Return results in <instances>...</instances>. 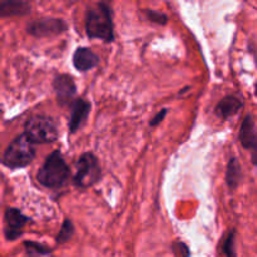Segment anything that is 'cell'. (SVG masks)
Here are the masks:
<instances>
[{"label":"cell","mask_w":257,"mask_h":257,"mask_svg":"<svg viewBox=\"0 0 257 257\" xmlns=\"http://www.w3.org/2000/svg\"><path fill=\"white\" fill-rule=\"evenodd\" d=\"M30 7L27 3L22 0H5L2 4V15L9 17V15H24L28 14Z\"/></svg>","instance_id":"13"},{"label":"cell","mask_w":257,"mask_h":257,"mask_svg":"<svg viewBox=\"0 0 257 257\" xmlns=\"http://www.w3.org/2000/svg\"><path fill=\"white\" fill-rule=\"evenodd\" d=\"M53 88L57 94L58 103L62 107H67V105L70 107L77 94V85H75L74 79L68 74H60L53 80Z\"/></svg>","instance_id":"8"},{"label":"cell","mask_w":257,"mask_h":257,"mask_svg":"<svg viewBox=\"0 0 257 257\" xmlns=\"http://www.w3.org/2000/svg\"><path fill=\"white\" fill-rule=\"evenodd\" d=\"M35 157L34 143L27 137L25 133L18 136L10 142L3 157V165L8 168H23L30 165Z\"/></svg>","instance_id":"3"},{"label":"cell","mask_w":257,"mask_h":257,"mask_svg":"<svg viewBox=\"0 0 257 257\" xmlns=\"http://www.w3.org/2000/svg\"><path fill=\"white\" fill-rule=\"evenodd\" d=\"M73 233H74V226H73L72 221L65 220L64 222H63L62 228H60L59 233H58L57 236V242L59 243V245L68 242V241L72 238Z\"/></svg>","instance_id":"16"},{"label":"cell","mask_w":257,"mask_h":257,"mask_svg":"<svg viewBox=\"0 0 257 257\" xmlns=\"http://www.w3.org/2000/svg\"><path fill=\"white\" fill-rule=\"evenodd\" d=\"M24 133L33 143H52L58 138V130L53 119L34 115L24 124Z\"/></svg>","instance_id":"4"},{"label":"cell","mask_w":257,"mask_h":257,"mask_svg":"<svg viewBox=\"0 0 257 257\" xmlns=\"http://www.w3.org/2000/svg\"><path fill=\"white\" fill-rule=\"evenodd\" d=\"M24 247H25V252H27V257H44L50 253L49 248L37 242H29V241H25Z\"/></svg>","instance_id":"15"},{"label":"cell","mask_w":257,"mask_h":257,"mask_svg":"<svg viewBox=\"0 0 257 257\" xmlns=\"http://www.w3.org/2000/svg\"><path fill=\"white\" fill-rule=\"evenodd\" d=\"M255 92H256V95H257V84H256V89H255Z\"/></svg>","instance_id":"21"},{"label":"cell","mask_w":257,"mask_h":257,"mask_svg":"<svg viewBox=\"0 0 257 257\" xmlns=\"http://www.w3.org/2000/svg\"><path fill=\"white\" fill-rule=\"evenodd\" d=\"M28 33L33 37L44 38L58 35L67 30V24L64 20L58 18H43L37 19L28 24Z\"/></svg>","instance_id":"6"},{"label":"cell","mask_w":257,"mask_h":257,"mask_svg":"<svg viewBox=\"0 0 257 257\" xmlns=\"http://www.w3.org/2000/svg\"><path fill=\"white\" fill-rule=\"evenodd\" d=\"M90 112V103L87 100L75 99L70 105V119H69V132L75 133L83 127L88 119Z\"/></svg>","instance_id":"9"},{"label":"cell","mask_w":257,"mask_h":257,"mask_svg":"<svg viewBox=\"0 0 257 257\" xmlns=\"http://www.w3.org/2000/svg\"><path fill=\"white\" fill-rule=\"evenodd\" d=\"M240 141L246 150H250L251 152L257 150V128L251 115L243 119L240 130Z\"/></svg>","instance_id":"11"},{"label":"cell","mask_w":257,"mask_h":257,"mask_svg":"<svg viewBox=\"0 0 257 257\" xmlns=\"http://www.w3.org/2000/svg\"><path fill=\"white\" fill-rule=\"evenodd\" d=\"M102 171L99 162L93 153L85 152L79 157L77 162V171L73 177V182L78 187L87 188L95 185L99 181Z\"/></svg>","instance_id":"5"},{"label":"cell","mask_w":257,"mask_h":257,"mask_svg":"<svg viewBox=\"0 0 257 257\" xmlns=\"http://www.w3.org/2000/svg\"><path fill=\"white\" fill-rule=\"evenodd\" d=\"M146 14H147L148 19L152 20V22H155V23H157V24L163 25L167 23V17L160 12H155V10H147V12H146Z\"/></svg>","instance_id":"18"},{"label":"cell","mask_w":257,"mask_h":257,"mask_svg":"<svg viewBox=\"0 0 257 257\" xmlns=\"http://www.w3.org/2000/svg\"><path fill=\"white\" fill-rule=\"evenodd\" d=\"M70 170L63 158L60 151H54L45 160L44 165L38 171V182L48 188H59L68 181Z\"/></svg>","instance_id":"2"},{"label":"cell","mask_w":257,"mask_h":257,"mask_svg":"<svg viewBox=\"0 0 257 257\" xmlns=\"http://www.w3.org/2000/svg\"><path fill=\"white\" fill-rule=\"evenodd\" d=\"M167 112H168L167 109H162V110H161V112H158L157 114L155 115V118H152V119H151V122H150L151 127H156V125L160 124V123L163 120V118L166 117Z\"/></svg>","instance_id":"19"},{"label":"cell","mask_w":257,"mask_h":257,"mask_svg":"<svg viewBox=\"0 0 257 257\" xmlns=\"http://www.w3.org/2000/svg\"><path fill=\"white\" fill-rule=\"evenodd\" d=\"M241 176H242V170H241V166L238 163L237 158H230L227 165V172H226V181H227L228 187L235 190L238 186V183H240Z\"/></svg>","instance_id":"14"},{"label":"cell","mask_w":257,"mask_h":257,"mask_svg":"<svg viewBox=\"0 0 257 257\" xmlns=\"http://www.w3.org/2000/svg\"><path fill=\"white\" fill-rule=\"evenodd\" d=\"M30 221L17 208L9 207L4 213V235L8 241H15L23 233V228Z\"/></svg>","instance_id":"7"},{"label":"cell","mask_w":257,"mask_h":257,"mask_svg":"<svg viewBox=\"0 0 257 257\" xmlns=\"http://www.w3.org/2000/svg\"><path fill=\"white\" fill-rule=\"evenodd\" d=\"M242 105L243 103L240 98L235 97V95H227L218 102L217 107H216V114L222 119H227V118L237 114Z\"/></svg>","instance_id":"12"},{"label":"cell","mask_w":257,"mask_h":257,"mask_svg":"<svg viewBox=\"0 0 257 257\" xmlns=\"http://www.w3.org/2000/svg\"><path fill=\"white\" fill-rule=\"evenodd\" d=\"M223 252L227 257H236V248H235V231L230 232L227 238L223 242Z\"/></svg>","instance_id":"17"},{"label":"cell","mask_w":257,"mask_h":257,"mask_svg":"<svg viewBox=\"0 0 257 257\" xmlns=\"http://www.w3.org/2000/svg\"><path fill=\"white\" fill-rule=\"evenodd\" d=\"M85 30L90 39H100L105 43L113 42L114 29H113L112 13L107 4L98 3L88 10Z\"/></svg>","instance_id":"1"},{"label":"cell","mask_w":257,"mask_h":257,"mask_svg":"<svg viewBox=\"0 0 257 257\" xmlns=\"http://www.w3.org/2000/svg\"><path fill=\"white\" fill-rule=\"evenodd\" d=\"M251 160H252L253 165L257 166V150L252 151V155H251Z\"/></svg>","instance_id":"20"},{"label":"cell","mask_w":257,"mask_h":257,"mask_svg":"<svg viewBox=\"0 0 257 257\" xmlns=\"http://www.w3.org/2000/svg\"><path fill=\"white\" fill-rule=\"evenodd\" d=\"M73 64L79 72H88L99 64V57L87 47L78 48L73 55Z\"/></svg>","instance_id":"10"}]
</instances>
